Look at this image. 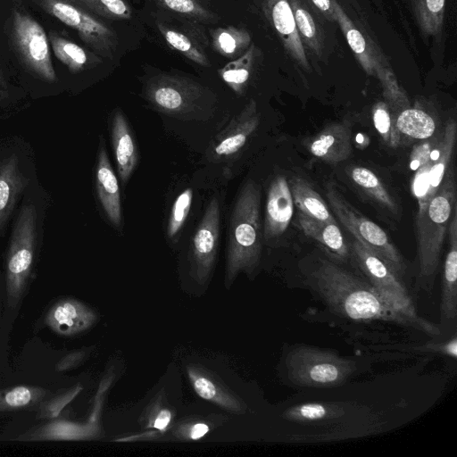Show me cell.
Returning a JSON list of instances; mask_svg holds the SVG:
<instances>
[{"label":"cell","mask_w":457,"mask_h":457,"mask_svg":"<svg viewBox=\"0 0 457 457\" xmlns=\"http://www.w3.org/2000/svg\"><path fill=\"white\" fill-rule=\"evenodd\" d=\"M305 284L335 315L355 322H388L419 330L433 337L441 328L411 314L379 293L367 280L336 262L319 259L305 272Z\"/></svg>","instance_id":"6da1fadb"},{"label":"cell","mask_w":457,"mask_h":457,"mask_svg":"<svg viewBox=\"0 0 457 457\" xmlns=\"http://www.w3.org/2000/svg\"><path fill=\"white\" fill-rule=\"evenodd\" d=\"M260 188L256 183L248 180L240 190L230 217L226 273L229 284L240 272H253L260 262Z\"/></svg>","instance_id":"7a4b0ae2"},{"label":"cell","mask_w":457,"mask_h":457,"mask_svg":"<svg viewBox=\"0 0 457 457\" xmlns=\"http://www.w3.org/2000/svg\"><path fill=\"white\" fill-rule=\"evenodd\" d=\"M456 204V182L453 169L447 170L437 192L424 212L416 215L419 279L427 290L432 287L442 246L453 207Z\"/></svg>","instance_id":"3957f363"},{"label":"cell","mask_w":457,"mask_h":457,"mask_svg":"<svg viewBox=\"0 0 457 457\" xmlns=\"http://www.w3.org/2000/svg\"><path fill=\"white\" fill-rule=\"evenodd\" d=\"M286 376L301 387L328 388L344 384L358 367L357 361L337 352L307 345H295L285 357Z\"/></svg>","instance_id":"277c9868"},{"label":"cell","mask_w":457,"mask_h":457,"mask_svg":"<svg viewBox=\"0 0 457 457\" xmlns=\"http://www.w3.org/2000/svg\"><path fill=\"white\" fill-rule=\"evenodd\" d=\"M37 212L32 204L21 209L12 229L6 255L7 303L15 308L22 299L32 271L36 249Z\"/></svg>","instance_id":"5b68a950"},{"label":"cell","mask_w":457,"mask_h":457,"mask_svg":"<svg viewBox=\"0 0 457 457\" xmlns=\"http://www.w3.org/2000/svg\"><path fill=\"white\" fill-rule=\"evenodd\" d=\"M326 195L337 218L354 239L378 255L401 278L405 272V263L386 232L356 210L335 185H328Z\"/></svg>","instance_id":"8992f818"},{"label":"cell","mask_w":457,"mask_h":457,"mask_svg":"<svg viewBox=\"0 0 457 457\" xmlns=\"http://www.w3.org/2000/svg\"><path fill=\"white\" fill-rule=\"evenodd\" d=\"M46 12L75 29L98 54L111 58L117 47L112 29L72 0H35Z\"/></svg>","instance_id":"52a82bcc"},{"label":"cell","mask_w":457,"mask_h":457,"mask_svg":"<svg viewBox=\"0 0 457 457\" xmlns=\"http://www.w3.org/2000/svg\"><path fill=\"white\" fill-rule=\"evenodd\" d=\"M11 37L21 61L30 72L47 82L56 80L46 35L36 20L13 10Z\"/></svg>","instance_id":"ba28073f"},{"label":"cell","mask_w":457,"mask_h":457,"mask_svg":"<svg viewBox=\"0 0 457 457\" xmlns=\"http://www.w3.org/2000/svg\"><path fill=\"white\" fill-rule=\"evenodd\" d=\"M350 249L353 262L370 284L404 311L418 314L401 278L384 260L356 239L352 242Z\"/></svg>","instance_id":"9c48e42d"},{"label":"cell","mask_w":457,"mask_h":457,"mask_svg":"<svg viewBox=\"0 0 457 457\" xmlns=\"http://www.w3.org/2000/svg\"><path fill=\"white\" fill-rule=\"evenodd\" d=\"M203 88L183 78L162 75L154 78L146 88V98L158 110L179 114L188 112L201 97Z\"/></svg>","instance_id":"30bf717a"},{"label":"cell","mask_w":457,"mask_h":457,"mask_svg":"<svg viewBox=\"0 0 457 457\" xmlns=\"http://www.w3.org/2000/svg\"><path fill=\"white\" fill-rule=\"evenodd\" d=\"M220 231V206L216 198L208 204L193 238L195 275L200 283L209 278L216 258Z\"/></svg>","instance_id":"8fae6325"},{"label":"cell","mask_w":457,"mask_h":457,"mask_svg":"<svg viewBox=\"0 0 457 457\" xmlns=\"http://www.w3.org/2000/svg\"><path fill=\"white\" fill-rule=\"evenodd\" d=\"M96 320V313L82 302L63 298L48 310L45 322L56 334L71 337L90 328Z\"/></svg>","instance_id":"7c38bea8"},{"label":"cell","mask_w":457,"mask_h":457,"mask_svg":"<svg viewBox=\"0 0 457 457\" xmlns=\"http://www.w3.org/2000/svg\"><path fill=\"white\" fill-rule=\"evenodd\" d=\"M263 9L287 54L300 66L309 69L307 55L288 0H263Z\"/></svg>","instance_id":"4fadbf2b"},{"label":"cell","mask_w":457,"mask_h":457,"mask_svg":"<svg viewBox=\"0 0 457 457\" xmlns=\"http://www.w3.org/2000/svg\"><path fill=\"white\" fill-rule=\"evenodd\" d=\"M294 202L288 181L282 176L270 183L267 195L263 235L266 240L280 237L288 228Z\"/></svg>","instance_id":"5bb4252c"},{"label":"cell","mask_w":457,"mask_h":457,"mask_svg":"<svg viewBox=\"0 0 457 457\" xmlns=\"http://www.w3.org/2000/svg\"><path fill=\"white\" fill-rule=\"evenodd\" d=\"M306 147L315 157L328 162L345 161L352 153L351 124L345 120L326 126L316 136L309 138Z\"/></svg>","instance_id":"9a60e30c"},{"label":"cell","mask_w":457,"mask_h":457,"mask_svg":"<svg viewBox=\"0 0 457 457\" xmlns=\"http://www.w3.org/2000/svg\"><path fill=\"white\" fill-rule=\"evenodd\" d=\"M334 20L338 23L349 46L367 74L377 77L387 63L373 44L355 27L342 6L333 0Z\"/></svg>","instance_id":"2e32d148"},{"label":"cell","mask_w":457,"mask_h":457,"mask_svg":"<svg viewBox=\"0 0 457 457\" xmlns=\"http://www.w3.org/2000/svg\"><path fill=\"white\" fill-rule=\"evenodd\" d=\"M449 249L445 260L440 303L441 322L455 324L457 318V208L453 207L448 225Z\"/></svg>","instance_id":"e0dca14e"},{"label":"cell","mask_w":457,"mask_h":457,"mask_svg":"<svg viewBox=\"0 0 457 457\" xmlns=\"http://www.w3.org/2000/svg\"><path fill=\"white\" fill-rule=\"evenodd\" d=\"M96 186L99 201L112 224L121 226V206L118 179L110 163L105 144L101 140L96 169Z\"/></svg>","instance_id":"ac0fdd59"},{"label":"cell","mask_w":457,"mask_h":457,"mask_svg":"<svg viewBox=\"0 0 457 457\" xmlns=\"http://www.w3.org/2000/svg\"><path fill=\"white\" fill-rule=\"evenodd\" d=\"M260 116L254 100H251L242 112L219 136L214 145V155L228 157L238 152L259 125Z\"/></svg>","instance_id":"d6986e66"},{"label":"cell","mask_w":457,"mask_h":457,"mask_svg":"<svg viewBox=\"0 0 457 457\" xmlns=\"http://www.w3.org/2000/svg\"><path fill=\"white\" fill-rule=\"evenodd\" d=\"M297 225L305 236L318 242L333 258L345 262L351 257V249L337 221L319 220L299 212Z\"/></svg>","instance_id":"ffe728a7"},{"label":"cell","mask_w":457,"mask_h":457,"mask_svg":"<svg viewBox=\"0 0 457 457\" xmlns=\"http://www.w3.org/2000/svg\"><path fill=\"white\" fill-rule=\"evenodd\" d=\"M111 134L118 173L122 186H125L137 164L138 152L128 122L120 110L113 115Z\"/></svg>","instance_id":"44dd1931"},{"label":"cell","mask_w":457,"mask_h":457,"mask_svg":"<svg viewBox=\"0 0 457 457\" xmlns=\"http://www.w3.org/2000/svg\"><path fill=\"white\" fill-rule=\"evenodd\" d=\"M353 407L345 403L314 402L295 405L284 413L286 420L304 425H327L340 421Z\"/></svg>","instance_id":"7402d4cb"},{"label":"cell","mask_w":457,"mask_h":457,"mask_svg":"<svg viewBox=\"0 0 457 457\" xmlns=\"http://www.w3.org/2000/svg\"><path fill=\"white\" fill-rule=\"evenodd\" d=\"M28 181L19 170L15 154L0 162V230L15 205Z\"/></svg>","instance_id":"603a6c76"},{"label":"cell","mask_w":457,"mask_h":457,"mask_svg":"<svg viewBox=\"0 0 457 457\" xmlns=\"http://www.w3.org/2000/svg\"><path fill=\"white\" fill-rule=\"evenodd\" d=\"M457 137V125L454 119H448L439 141L434 151L435 161L428 173V189L427 204L437 192L443 179L450 168Z\"/></svg>","instance_id":"cb8c5ba5"},{"label":"cell","mask_w":457,"mask_h":457,"mask_svg":"<svg viewBox=\"0 0 457 457\" xmlns=\"http://www.w3.org/2000/svg\"><path fill=\"white\" fill-rule=\"evenodd\" d=\"M95 418L96 416L92 415L87 424L52 420L24 434L21 439L29 441L88 439L96 435Z\"/></svg>","instance_id":"d4e9b609"},{"label":"cell","mask_w":457,"mask_h":457,"mask_svg":"<svg viewBox=\"0 0 457 457\" xmlns=\"http://www.w3.org/2000/svg\"><path fill=\"white\" fill-rule=\"evenodd\" d=\"M288 185L299 212L319 220L336 221L326 202L306 179L295 176L290 179Z\"/></svg>","instance_id":"484cf974"},{"label":"cell","mask_w":457,"mask_h":457,"mask_svg":"<svg viewBox=\"0 0 457 457\" xmlns=\"http://www.w3.org/2000/svg\"><path fill=\"white\" fill-rule=\"evenodd\" d=\"M395 127L403 140H425L431 137L436 130L434 118L418 107L407 108L395 115Z\"/></svg>","instance_id":"4316f807"},{"label":"cell","mask_w":457,"mask_h":457,"mask_svg":"<svg viewBox=\"0 0 457 457\" xmlns=\"http://www.w3.org/2000/svg\"><path fill=\"white\" fill-rule=\"evenodd\" d=\"M187 374L194 390L200 397L228 411H243L241 403L213 378L194 367H187Z\"/></svg>","instance_id":"83f0119b"},{"label":"cell","mask_w":457,"mask_h":457,"mask_svg":"<svg viewBox=\"0 0 457 457\" xmlns=\"http://www.w3.org/2000/svg\"><path fill=\"white\" fill-rule=\"evenodd\" d=\"M353 183L369 197L394 214L399 213L398 205L380 179L370 169L353 166L346 170Z\"/></svg>","instance_id":"f1b7e54d"},{"label":"cell","mask_w":457,"mask_h":457,"mask_svg":"<svg viewBox=\"0 0 457 457\" xmlns=\"http://www.w3.org/2000/svg\"><path fill=\"white\" fill-rule=\"evenodd\" d=\"M49 395L39 386H16L0 391V411H12L38 407Z\"/></svg>","instance_id":"f546056e"},{"label":"cell","mask_w":457,"mask_h":457,"mask_svg":"<svg viewBox=\"0 0 457 457\" xmlns=\"http://www.w3.org/2000/svg\"><path fill=\"white\" fill-rule=\"evenodd\" d=\"M213 47L221 55L233 58L245 53L251 43L249 33L235 27L219 28L212 33Z\"/></svg>","instance_id":"4dcf8cb0"},{"label":"cell","mask_w":457,"mask_h":457,"mask_svg":"<svg viewBox=\"0 0 457 457\" xmlns=\"http://www.w3.org/2000/svg\"><path fill=\"white\" fill-rule=\"evenodd\" d=\"M417 21L422 32L427 36L441 33L445 0H413Z\"/></svg>","instance_id":"1f68e13d"},{"label":"cell","mask_w":457,"mask_h":457,"mask_svg":"<svg viewBox=\"0 0 457 457\" xmlns=\"http://www.w3.org/2000/svg\"><path fill=\"white\" fill-rule=\"evenodd\" d=\"M253 60L254 45L252 44L239 58L220 71L222 79L237 94H241L247 84Z\"/></svg>","instance_id":"d6a6232c"},{"label":"cell","mask_w":457,"mask_h":457,"mask_svg":"<svg viewBox=\"0 0 457 457\" xmlns=\"http://www.w3.org/2000/svg\"><path fill=\"white\" fill-rule=\"evenodd\" d=\"M49 38L55 56L70 71L79 72L87 64L88 56L82 47L53 31Z\"/></svg>","instance_id":"836d02e7"},{"label":"cell","mask_w":457,"mask_h":457,"mask_svg":"<svg viewBox=\"0 0 457 457\" xmlns=\"http://www.w3.org/2000/svg\"><path fill=\"white\" fill-rule=\"evenodd\" d=\"M293 11L298 35L318 56L321 55V42L315 21L299 0H288Z\"/></svg>","instance_id":"e575fe53"},{"label":"cell","mask_w":457,"mask_h":457,"mask_svg":"<svg viewBox=\"0 0 457 457\" xmlns=\"http://www.w3.org/2000/svg\"><path fill=\"white\" fill-rule=\"evenodd\" d=\"M371 114L374 127L383 141L393 148L401 145L402 138L395 127V114L390 111L387 104L377 102L372 106Z\"/></svg>","instance_id":"d590c367"},{"label":"cell","mask_w":457,"mask_h":457,"mask_svg":"<svg viewBox=\"0 0 457 457\" xmlns=\"http://www.w3.org/2000/svg\"><path fill=\"white\" fill-rule=\"evenodd\" d=\"M377 78L381 83L386 103L394 114L396 115L400 112L411 107L406 93L399 86L389 66L384 69Z\"/></svg>","instance_id":"8d00e7d4"},{"label":"cell","mask_w":457,"mask_h":457,"mask_svg":"<svg viewBox=\"0 0 457 457\" xmlns=\"http://www.w3.org/2000/svg\"><path fill=\"white\" fill-rule=\"evenodd\" d=\"M167 44L201 66H209L206 55L186 35L158 24Z\"/></svg>","instance_id":"74e56055"},{"label":"cell","mask_w":457,"mask_h":457,"mask_svg":"<svg viewBox=\"0 0 457 457\" xmlns=\"http://www.w3.org/2000/svg\"><path fill=\"white\" fill-rule=\"evenodd\" d=\"M86 10L99 16L118 20L131 17L129 5L123 0H72Z\"/></svg>","instance_id":"f35d334b"},{"label":"cell","mask_w":457,"mask_h":457,"mask_svg":"<svg viewBox=\"0 0 457 457\" xmlns=\"http://www.w3.org/2000/svg\"><path fill=\"white\" fill-rule=\"evenodd\" d=\"M192 198V189L187 188L175 200L167 227V235L170 238L174 237L184 225L189 213Z\"/></svg>","instance_id":"ab89813d"},{"label":"cell","mask_w":457,"mask_h":457,"mask_svg":"<svg viewBox=\"0 0 457 457\" xmlns=\"http://www.w3.org/2000/svg\"><path fill=\"white\" fill-rule=\"evenodd\" d=\"M79 386L70 388L51 399L43 401L38 406L37 416L41 419H54L61 411L79 394Z\"/></svg>","instance_id":"60d3db41"},{"label":"cell","mask_w":457,"mask_h":457,"mask_svg":"<svg viewBox=\"0 0 457 457\" xmlns=\"http://www.w3.org/2000/svg\"><path fill=\"white\" fill-rule=\"evenodd\" d=\"M166 8L196 20H210L211 13L196 0H156Z\"/></svg>","instance_id":"b9f144b4"},{"label":"cell","mask_w":457,"mask_h":457,"mask_svg":"<svg viewBox=\"0 0 457 457\" xmlns=\"http://www.w3.org/2000/svg\"><path fill=\"white\" fill-rule=\"evenodd\" d=\"M439 141V137L422 140L421 143L415 145L410 155V169L415 171L422 166L429 158L431 152Z\"/></svg>","instance_id":"7bdbcfd3"},{"label":"cell","mask_w":457,"mask_h":457,"mask_svg":"<svg viewBox=\"0 0 457 457\" xmlns=\"http://www.w3.org/2000/svg\"><path fill=\"white\" fill-rule=\"evenodd\" d=\"M85 351H74L63 356L55 366L58 372L66 371L79 365L85 358Z\"/></svg>","instance_id":"ee69618b"},{"label":"cell","mask_w":457,"mask_h":457,"mask_svg":"<svg viewBox=\"0 0 457 457\" xmlns=\"http://www.w3.org/2000/svg\"><path fill=\"white\" fill-rule=\"evenodd\" d=\"M311 2L328 21H335L333 0H311Z\"/></svg>","instance_id":"f6af8a7d"},{"label":"cell","mask_w":457,"mask_h":457,"mask_svg":"<svg viewBox=\"0 0 457 457\" xmlns=\"http://www.w3.org/2000/svg\"><path fill=\"white\" fill-rule=\"evenodd\" d=\"M171 420V412L167 409L161 410L155 416L153 427L158 430L165 429Z\"/></svg>","instance_id":"bcb514c9"},{"label":"cell","mask_w":457,"mask_h":457,"mask_svg":"<svg viewBox=\"0 0 457 457\" xmlns=\"http://www.w3.org/2000/svg\"><path fill=\"white\" fill-rule=\"evenodd\" d=\"M209 431V427L205 423H195L190 427L187 431V436L190 439H199L205 436Z\"/></svg>","instance_id":"7dc6e473"},{"label":"cell","mask_w":457,"mask_h":457,"mask_svg":"<svg viewBox=\"0 0 457 457\" xmlns=\"http://www.w3.org/2000/svg\"><path fill=\"white\" fill-rule=\"evenodd\" d=\"M8 96V89L6 81L3 75L2 71L0 70V100L4 99Z\"/></svg>","instance_id":"c3c4849f"}]
</instances>
